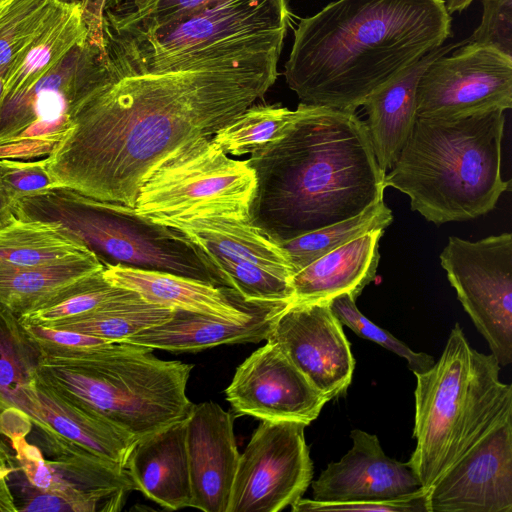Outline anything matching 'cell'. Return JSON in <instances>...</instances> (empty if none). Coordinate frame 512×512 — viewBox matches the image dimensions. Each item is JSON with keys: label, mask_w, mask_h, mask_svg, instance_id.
<instances>
[{"label": "cell", "mask_w": 512, "mask_h": 512, "mask_svg": "<svg viewBox=\"0 0 512 512\" xmlns=\"http://www.w3.org/2000/svg\"><path fill=\"white\" fill-rule=\"evenodd\" d=\"M280 53L166 73H111L44 158L56 187L135 206L141 185L175 150L212 137L262 99Z\"/></svg>", "instance_id": "cell-1"}, {"label": "cell", "mask_w": 512, "mask_h": 512, "mask_svg": "<svg viewBox=\"0 0 512 512\" xmlns=\"http://www.w3.org/2000/svg\"><path fill=\"white\" fill-rule=\"evenodd\" d=\"M297 110L283 137L247 159L256 176L249 219L279 244L358 215L384 200L386 188L355 113L302 103Z\"/></svg>", "instance_id": "cell-2"}, {"label": "cell", "mask_w": 512, "mask_h": 512, "mask_svg": "<svg viewBox=\"0 0 512 512\" xmlns=\"http://www.w3.org/2000/svg\"><path fill=\"white\" fill-rule=\"evenodd\" d=\"M444 0H336L300 20L285 79L300 103L355 113L451 36Z\"/></svg>", "instance_id": "cell-3"}, {"label": "cell", "mask_w": 512, "mask_h": 512, "mask_svg": "<svg viewBox=\"0 0 512 512\" xmlns=\"http://www.w3.org/2000/svg\"><path fill=\"white\" fill-rule=\"evenodd\" d=\"M505 115L493 109L458 117H417L385 187L440 225L493 210L509 181L501 177Z\"/></svg>", "instance_id": "cell-4"}, {"label": "cell", "mask_w": 512, "mask_h": 512, "mask_svg": "<svg viewBox=\"0 0 512 512\" xmlns=\"http://www.w3.org/2000/svg\"><path fill=\"white\" fill-rule=\"evenodd\" d=\"M152 351L127 342L40 350L37 376L63 400L137 441L185 419L193 406L186 395L193 365Z\"/></svg>", "instance_id": "cell-5"}, {"label": "cell", "mask_w": 512, "mask_h": 512, "mask_svg": "<svg viewBox=\"0 0 512 512\" xmlns=\"http://www.w3.org/2000/svg\"><path fill=\"white\" fill-rule=\"evenodd\" d=\"M493 354L474 349L458 323L444 350L417 374L413 438L408 461L427 492L478 442L512 420V385L501 382Z\"/></svg>", "instance_id": "cell-6"}, {"label": "cell", "mask_w": 512, "mask_h": 512, "mask_svg": "<svg viewBox=\"0 0 512 512\" xmlns=\"http://www.w3.org/2000/svg\"><path fill=\"white\" fill-rule=\"evenodd\" d=\"M288 24L287 0H221L164 26L100 36L111 73L122 77L281 53Z\"/></svg>", "instance_id": "cell-7"}, {"label": "cell", "mask_w": 512, "mask_h": 512, "mask_svg": "<svg viewBox=\"0 0 512 512\" xmlns=\"http://www.w3.org/2000/svg\"><path fill=\"white\" fill-rule=\"evenodd\" d=\"M15 215L59 225L103 265L166 272L222 286L180 231L141 216L134 207L55 187L19 200Z\"/></svg>", "instance_id": "cell-8"}, {"label": "cell", "mask_w": 512, "mask_h": 512, "mask_svg": "<svg viewBox=\"0 0 512 512\" xmlns=\"http://www.w3.org/2000/svg\"><path fill=\"white\" fill-rule=\"evenodd\" d=\"M255 190L247 160L230 158L211 137H200L153 169L134 209L161 225L207 216L249 219Z\"/></svg>", "instance_id": "cell-9"}, {"label": "cell", "mask_w": 512, "mask_h": 512, "mask_svg": "<svg viewBox=\"0 0 512 512\" xmlns=\"http://www.w3.org/2000/svg\"><path fill=\"white\" fill-rule=\"evenodd\" d=\"M109 76L102 44L89 33L35 83L1 100L0 147L12 158L48 155Z\"/></svg>", "instance_id": "cell-10"}, {"label": "cell", "mask_w": 512, "mask_h": 512, "mask_svg": "<svg viewBox=\"0 0 512 512\" xmlns=\"http://www.w3.org/2000/svg\"><path fill=\"white\" fill-rule=\"evenodd\" d=\"M457 298L500 366L512 362V234L448 239L440 256Z\"/></svg>", "instance_id": "cell-11"}, {"label": "cell", "mask_w": 512, "mask_h": 512, "mask_svg": "<svg viewBox=\"0 0 512 512\" xmlns=\"http://www.w3.org/2000/svg\"><path fill=\"white\" fill-rule=\"evenodd\" d=\"M306 426L262 420L239 456L228 512H278L302 497L313 478Z\"/></svg>", "instance_id": "cell-12"}, {"label": "cell", "mask_w": 512, "mask_h": 512, "mask_svg": "<svg viewBox=\"0 0 512 512\" xmlns=\"http://www.w3.org/2000/svg\"><path fill=\"white\" fill-rule=\"evenodd\" d=\"M512 107V57L468 43L433 60L416 88L417 117H458Z\"/></svg>", "instance_id": "cell-13"}, {"label": "cell", "mask_w": 512, "mask_h": 512, "mask_svg": "<svg viewBox=\"0 0 512 512\" xmlns=\"http://www.w3.org/2000/svg\"><path fill=\"white\" fill-rule=\"evenodd\" d=\"M13 433L9 439L17 468L35 488L66 498L75 512L119 511L127 495L136 489L128 471L88 452L70 448L41 449Z\"/></svg>", "instance_id": "cell-14"}, {"label": "cell", "mask_w": 512, "mask_h": 512, "mask_svg": "<svg viewBox=\"0 0 512 512\" xmlns=\"http://www.w3.org/2000/svg\"><path fill=\"white\" fill-rule=\"evenodd\" d=\"M266 341L279 346L328 402L350 385L355 360L328 301H293L275 319Z\"/></svg>", "instance_id": "cell-15"}, {"label": "cell", "mask_w": 512, "mask_h": 512, "mask_svg": "<svg viewBox=\"0 0 512 512\" xmlns=\"http://www.w3.org/2000/svg\"><path fill=\"white\" fill-rule=\"evenodd\" d=\"M225 394L239 415L261 421H298L307 426L328 402L279 346L270 341L238 366Z\"/></svg>", "instance_id": "cell-16"}, {"label": "cell", "mask_w": 512, "mask_h": 512, "mask_svg": "<svg viewBox=\"0 0 512 512\" xmlns=\"http://www.w3.org/2000/svg\"><path fill=\"white\" fill-rule=\"evenodd\" d=\"M428 512H512V420L486 435L427 491Z\"/></svg>", "instance_id": "cell-17"}, {"label": "cell", "mask_w": 512, "mask_h": 512, "mask_svg": "<svg viewBox=\"0 0 512 512\" xmlns=\"http://www.w3.org/2000/svg\"><path fill=\"white\" fill-rule=\"evenodd\" d=\"M350 437L349 451L339 461L329 463L319 477L311 481L313 500L327 503L380 501L424 490L408 462L385 454L377 435L354 429Z\"/></svg>", "instance_id": "cell-18"}, {"label": "cell", "mask_w": 512, "mask_h": 512, "mask_svg": "<svg viewBox=\"0 0 512 512\" xmlns=\"http://www.w3.org/2000/svg\"><path fill=\"white\" fill-rule=\"evenodd\" d=\"M191 506L228 512L239 452L231 414L217 403L193 404L186 418Z\"/></svg>", "instance_id": "cell-19"}, {"label": "cell", "mask_w": 512, "mask_h": 512, "mask_svg": "<svg viewBox=\"0 0 512 512\" xmlns=\"http://www.w3.org/2000/svg\"><path fill=\"white\" fill-rule=\"evenodd\" d=\"M291 302H267L244 319L173 309L168 321L122 342L171 352H198L224 344L258 343L267 339L275 319Z\"/></svg>", "instance_id": "cell-20"}, {"label": "cell", "mask_w": 512, "mask_h": 512, "mask_svg": "<svg viewBox=\"0 0 512 512\" xmlns=\"http://www.w3.org/2000/svg\"><path fill=\"white\" fill-rule=\"evenodd\" d=\"M30 400L33 427L48 450L57 447L82 450L125 468L136 442L132 437L63 400L38 376Z\"/></svg>", "instance_id": "cell-21"}, {"label": "cell", "mask_w": 512, "mask_h": 512, "mask_svg": "<svg viewBox=\"0 0 512 512\" xmlns=\"http://www.w3.org/2000/svg\"><path fill=\"white\" fill-rule=\"evenodd\" d=\"M111 284L132 290L153 304L229 319H244L267 302L247 301L235 290L199 280L153 270L104 265Z\"/></svg>", "instance_id": "cell-22"}, {"label": "cell", "mask_w": 512, "mask_h": 512, "mask_svg": "<svg viewBox=\"0 0 512 512\" xmlns=\"http://www.w3.org/2000/svg\"><path fill=\"white\" fill-rule=\"evenodd\" d=\"M186 418L137 440L125 465L136 489L170 510L191 506Z\"/></svg>", "instance_id": "cell-23"}, {"label": "cell", "mask_w": 512, "mask_h": 512, "mask_svg": "<svg viewBox=\"0 0 512 512\" xmlns=\"http://www.w3.org/2000/svg\"><path fill=\"white\" fill-rule=\"evenodd\" d=\"M458 44L440 46L373 91L362 103L371 145L381 170L396 163L416 121V88L427 66Z\"/></svg>", "instance_id": "cell-24"}, {"label": "cell", "mask_w": 512, "mask_h": 512, "mask_svg": "<svg viewBox=\"0 0 512 512\" xmlns=\"http://www.w3.org/2000/svg\"><path fill=\"white\" fill-rule=\"evenodd\" d=\"M383 233L384 229L365 233L294 273V301H328L343 293L356 300L376 277Z\"/></svg>", "instance_id": "cell-25"}, {"label": "cell", "mask_w": 512, "mask_h": 512, "mask_svg": "<svg viewBox=\"0 0 512 512\" xmlns=\"http://www.w3.org/2000/svg\"><path fill=\"white\" fill-rule=\"evenodd\" d=\"M41 352L19 317L0 305V433L28 435L33 429L30 392Z\"/></svg>", "instance_id": "cell-26"}, {"label": "cell", "mask_w": 512, "mask_h": 512, "mask_svg": "<svg viewBox=\"0 0 512 512\" xmlns=\"http://www.w3.org/2000/svg\"><path fill=\"white\" fill-rule=\"evenodd\" d=\"M165 226L180 231L201 251L293 275L282 246L253 225L250 219L207 216L173 221Z\"/></svg>", "instance_id": "cell-27"}, {"label": "cell", "mask_w": 512, "mask_h": 512, "mask_svg": "<svg viewBox=\"0 0 512 512\" xmlns=\"http://www.w3.org/2000/svg\"><path fill=\"white\" fill-rule=\"evenodd\" d=\"M89 33L83 8L62 3L7 73L2 99L35 83Z\"/></svg>", "instance_id": "cell-28"}, {"label": "cell", "mask_w": 512, "mask_h": 512, "mask_svg": "<svg viewBox=\"0 0 512 512\" xmlns=\"http://www.w3.org/2000/svg\"><path fill=\"white\" fill-rule=\"evenodd\" d=\"M103 267L98 257L88 251L44 266L0 272V305L18 317L24 316L63 288Z\"/></svg>", "instance_id": "cell-29"}, {"label": "cell", "mask_w": 512, "mask_h": 512, "mask_svg": "<svg viewBox=\"0 0 512 512\" xmlns=\"http://www.w3.org/2000/svg\"><path fill=\"white\" fill-rule=\"evenodd\" d=\"M172 314L173 309L148 302L138 293L124 289L89 312L45 327L74 331L109 342H122L144 329L168 321Z\"/></svg>", "instance_id": "cell-30"}, {"label": "cell", "mask_w": 512, "mask_h": 512, "mask_svg": "<svg viewBox=\"0 0 512 512\" xmlns=\"http://www.w3.org/2000/svg\"><path fill=\"white\" fill-rule=\"evenodd\" d=\"M88 251L54 223L16 218L0 229V272L44 266Z\"/></svg>", "instance_id": "cell-31"}, {"label": "cell", "mask_w": 512, "mask_h": 512, "mask_svg": "<svg viewBox=\"0 0 512 512\" xmlns=\"http://www.w3.org/2000/svg\"><path fill=\"white\" fill-rule=\"evenodd\" d=\"M392 211L384 200L376 202L351 218L281 243L293 269V274L330 251L377 229L388 227Z\"/></svg>", "instance_id": "cell-32"}, {"label": "cell", "mask_w": 512, "mask_h": 512, "mask_svg": "<svg viewBox=\"0 0 512 512\" xmlns=\"http://www.w3.org/2000/svg\"><path fill=\"white\" fill-rule=\"evenodd\" d=\"M297 115V109L254 104L211 139L226 154L250 155L283 137Z\"/></svg>", "instance_id": "cell-33"}, {"label": "cell", "mask_w": 512, "mask_h": 512, "mask_svg": "<svg viewBox=\"0 0 512 512\" xmlns=\"http://www.w3.org/2000/svg\"><path fill=\"white\" fill-rule=\"evenodd\" d=\"M197 250L222 286L235 290L245 300L294 301L290 275Z\"/></svg>", "instance_id": "cell-34"}, {"label": "cell", "mask_w": 512, "mask_h": 512, "mask_svg": "<svg viewBox=\"0 0 512 512\" xmlns=\"http://www.w3.org/2000/svg\"><path fill=\"white\" fill-rule=\"evenodd\" d=\"M215 2V0H104L103 23L100 31L132 33L157 28Z\"/></svg>", "instance_id": "cell-35"}, {"label": "cell", "mask_w": 512, "mask_h": 512, "mask_svg": "<svg viewBox=\"0 0 512 512\" xmlns=\"http://www.w3.org/2000/svg\"><path fill=\"white\" fill-rule=\"evenodd\" d=\"M59 0H11L0 13V73H7L60 7Z\"/></svg>", "instance_id": "cell-36"}, {"label": "cell", "mask_w": 512, "mask_h": 512, "mask_svg": "<svg viewBox=\"0 0 512 512\" xmlns=\"http://www.w3.org/2000/svg\"><path fill=\"white\" fill-rule=\"evenodd\" d=\"M124 289L107 281L101 269L63 288L19 319L21 322L45 326L89 312Z\"/></svg>", "instance_id": "cell-37"}, {"label": "cell", "mask_w": 512, "mask_h": 512, "mask_svg": "<svg viewBox=\"0 0 512 512\" xmlns=\"http://www.w3.org/2000/svg\"><path fill=\"white\" fill-rule=\"evenodd\" d=\"M356 300L348 293L337 295L328 300L329 306L342 325L347 326L359 337L375 342L407 361L414 375L427 371L434 363V357L415 352L404 342L397 339L384 328L379 327L365 317L356 306Z\"/></svg>", "instance_id": "cell-38"}, {"label": "cell", "mask_w": 512, "mask_h": 512, "mask_svg": "<svg viewBox=\"0 0 512 512\" xmlns=\"http://www.w3.org/2000/svg\"><path fill=\"white\" fill-rule=\"evenodd\" d=\"M0 179L15 206L25 197L56 187L48 174L45 159L24 161L0 158Z\"/></svg>", "instance_id": "cell-39"}, {"label": "cell", "mask_w": 512, "mask_h": 512, "mask_svg": "<svg viewBox=\"0 0 512 512\" xmlns=\"http://www.w3.org/2000/svg\"><path fill=\"white\" fill-rule=\"evenodd\" d=\"M482 20L467 40L512 57V0H481Z\"/></svg>", "instance_id": "cell-40"}, {"label": "cell", "mask_w": 512, "mask_h": 512, "mask_svg": "<svg viewBox=\"0 0 512 512\" xmlns=\"http://www.w3.org/2000/svg\"><path fill=\"white\" fill-rule=\"evenodd\" d=\"M293 512L320 511H383V512H428L427 492L389 500L327 503L300 498L291 505Z\"/></svg>", "instance_id": "cell-41"}, {"label": "cell", "mask_w": 512, "mask_h": 512, "mask_svg": "<svg viewBox=\"0 0 512 512\" xmlns=\"http://www.w3.org/2000/svg\"><path fill=\"white\" fill-rule=\"evenodd\" d=\"M19 480V494L15 499L18 511L75 512L72 504L64 497L39 490L32 486L19 468L12 471Z\"/></svg>", "instance_id": "cell-42"}, {"label": "cell", "mask_w": 512, "mask_h": 512, "mask_svg": "<svg viewBox=\"0 0 512 512\" xmlns=\"http://www.w3.org/2000/svg\"><path fill=\"white\" fill-rule=\"evenodd\" d=\"M16 218L15 205L8 196L0 179V229L11 224Z\"/></svg>", "instance_id": "cell-43"}, {"label": "cell", "mask_w": 512, "mask_h": 512, "mask_svg": "<svg viewBox=\"0 0 512 512\" xmlns=\"http://www.w3.org/2000/svg\"><path fill=\"white\" fill-rule=\"evenodd\" d=\"M17 506L8 482V476L0 479V512H16Z\"/></svg>", "instance_id": "cell-44"}, {"label": "cell", "mask_w": 512, "mask_h": 512, "mask_svg": "<svg viewBox=\"0 0 512 512\" xmlns=\"http://www.w3.org/2000/svg\"><path fill=\"white\" fill-rule=\"evenodd\" d=\"M473 1L474 0H448L445 5L448 13L452 14L454 12H461L465 10Z\"/></svg>", "instance_id": "cell-45"}, {"label": "cell", "mask_w": 512, "mask_h": 512, "mask_svg": "<svg viewBox=\"0 0 512 512\" xmlns=\"http://www.w3.org/2000/svg\"><path fill=\"white\" fill-rule=\"evenodd\" d=\"M5 465L17 467L14 455H12L4 443H0V466Z\"/></svg>", "instance_id": "cell-46"}, {"label": "cell", "mask_w": 512, "mask_h": 512, "mask_svg": "<svg viewBox=\"0 0 512 512\" xmlns=\"http://www.w3.org/2000/svg\"><path fill=\"white\" fill-rule=\"evenodd\" d=\"M60 2L68 5H78L83 8V10L89 5L91 0H59Z\"/></svg>", "instance_id": "cell-47"}, {"label": "cell", "mask_w": 512, "mask_h": 512, "mask_svg": "<svg viewBox=\"0 0 512 512\" xmlns=\"http://www.w3.org/2000/svg\"><path fill=\"white\" fill-rule=\"evenodd\" d=\"M17 467L13 466H0V479L8 476L13 470H15Z\"/></svg>", "instance_id": "cell-48"}, {"label": "cell", "mask_w": 512, "mask_h": 512, "mask_svg": "<svg viewBox=\"0 0 512 512\" xmlns=\"http://www.w3.org/2000/svg\"><path fill=\"white\" fill-rule=\"evenodd\" d=\"M4 83H5V78H4V76L0 73V102H1V100H2L3 93H4Z\"/></svg>", "instance_id": "cell-49"}, {"label": "cell", "mask_w": 512, "mask_h": 512, "mask_svg": "<svg viewBox=\"0 0 512 512\" xmlns=\"http://www.w3.org/2000/svg\"><path fill=\"white\" fill-rule=\"evenodd\" d=\"M0 158H7V152L4 147H0Z\"/></svg>", "instance_id": "cell-50"}, {"label": "cell", "mask_w": 512, "mask_h": 512, "mask_svg": "<svg viewBox=\"0 0 512 512\" xmlns=\"http://www.w3.org/2000/svg\"><path fill=\"white\" fill-rule=\"evenodd\" d=\"M11 0H8L7 2L0 5V13L5 8V6L10 2Z\"/></svg>", "instance_id": "cell-51"}, {"label": "cell", "mask_w": 512, "mask_h": 512, "mask_svg": "<svg viewBox=\"0 0 512 512\" xmlns=\"http://www.w3.org/2000/svg\"><path fill=\"white\" fill-rule=\"evenodd\" d=\"M8 0H0V5L7 2Z\"/></svg>", "instance_id": "cell-52"}, {"label": "cell", "mask_w": 512, "mask_h": 512, "mask_svg": "<svg viewBox=\"0 0 512 512\" xmlns=\"http://www.w3.org/2000/svg\"><path fill=\"white\" fill-rule=\"evenodd\" d=\"M0 443H3V441L0 439Z\"/></svg>", "instance_id": "cell-53"}, {"label": "cell", "mask_w": 512, "mask_h": 512, "mask_svg": "<svg viewBox=\"0 0 512 512\" xmlns=\"http://www.w3.org/2000/svg\"><path fill=\"white\" fill-rule=\"evenodd\" d=\"M215 1L217 2V1H221V0H215Z\"/></svg>", "instance_id": "cell-54"}]
</instances>
